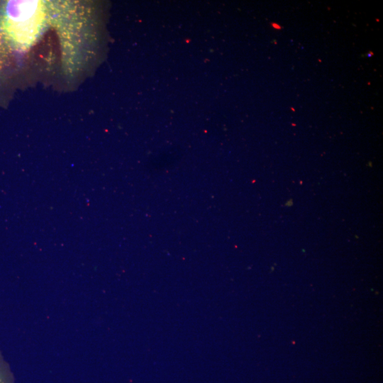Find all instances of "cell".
<instances>
[{
	"label": "cell",
	"mask_w": 383,
	"mask_h": 383,
	"mask_svg": "<svg viewBox=\"0 0 383 383\" xmlns=\"http://www.w3.org/2000/svg\"><path fill=\"white\" fill-rule=\"evenodd\" d=\"M30 10L25 1H0V106L23 84L30 46Z\"/></svg>",
	"instance_id": "cell-1"
},
{
	"label": "cell",
	"mask_w": 383,
	"mask_h": 383,
	"mask_svg": "<svg viewBox=\"0 0 383 383\" xmlns=\"http://www.w3.org/2000/svg\"><path fill=\"white\" fill-rule=\"evenodd\" d=\"M0 383H14L13 374L9 365L0 352Z\"/></svg>",
	"instance_id": "cell-2"
}]
</instances>
